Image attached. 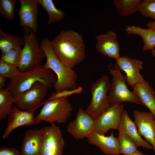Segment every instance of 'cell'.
Here are the masks:
<instances>
[{
    "instance_id": "83f0119b",
    "label": "cell",
    "mask_w": 155,
    "mask_h": 155,
    "mask_svg": "<svg viewBox=\"0 0 155 155\" xmlns=\"http://www.w3.org/2000/svg\"><path fill=\"white\" fill-rule=\"evenodd\" d=\"M137 11L145 17L154 19L155 21V0H141Z\"/></svg>"
},
{
    "instance_id": "d590c367",
    "label": "cell",
    "mask_w": 155,
    "mask_h": 155,
    "mask_svg": "<svg viewBox=\"0 0 155 155\" xmlns=\"http://www.w3.org/2000/svg\"><path fill=\"white\" fill-rule=\"evenodd\" d=\"M152 51V55L155 57V49H154Z\"/></svg>"
},
{
    "instance_id": "52a82bcc",
    "label": "cell",
    "mask_w": 155,
    "mask_h": 155,
    "mask_svg": "<svg viewBox=\"0 0 155 155\" xmlns=\"http://www.w3.org/2000/svg\"><path fill=\"white\" fill-rule=\"evenodd\" d=\"M36 117L40 121L53 123L66 122L73 111L67 97L47 99Z\"/></svg>"
},
{
    "instance_id": "836d02e7",
    "label": "cell",
    "mask_w": 155,
    "mask_h": 155,
    "mask_svg": "<svg viewBox=\"0 0 155 155\" xmlns=\"http://www.w3.org/2000/svg\"><path fill=\"white\" fill-rule=\"evenodd\" d=\"M147 26L148 28H151L155 30V21L149 22L147 23Z\"/></svg>"
},
{
    "instance_id": "8992f818",
    "label": "cell",
    "mask_w": 155,
    "mask_h": 155,
    "mask_svg": "<svg viewBox=\"0 0 155 155\" xmlns=\"http://www.w3.org/2000/svg\"><path fill=\"white\" fill-rule=\"evenodd\" d=\"M108 68L113 77L108 95L111 105H119L125 102L140 104L139 99L128 88L125 76L122 74L119 67L115 64H111Z\"/></svg>"
},
{
    "instance_id": "d6a6232c",
    "label": "cell",
    "mask_w": 155,
    "mask_h": 155,
    "mask_svg": "<svg viewBox=\"0 0 155 155\" xmlns=\"http://www.w3.org/2000/svg\"><path fill=\"white\" fill-rule=\"evenodd\" d=\"M6 81V78L0 76V90L4 89L5 84Z\"/></svg>"
},
{
    "instance_id": "9c48e42d",
    "label": "cell",
    "mask_w": 155,
    "mask_h": 155,
    "mask_svg": "<svg viewBox=\"0 0 155 155\" xmlns=\"http://www.w3.org/2000/svg\"><path fill=\"white\" fill-rule=\"evenodd\" d=\"M48 88L40 82L14 97V103L18 107L25 111L38 108L47 94Z\"/></svg>"
},
{
    "instance_id": "cb8c5ba5",
    "label": "cell",
    "mask_w": 155,
    "mask_h": 155,
    "mask_svg": "<svg viewBox=\"0 0 155 155\" xmlns=\"http://www.w3.org/2000/svg\"><path fill=\"white\" fill-rule=\"evenodd\" d=\"M37 2L38 4L40 5L48 14V24L61 21L65 18L64 12L55 7L52 0H37Z\"/></svg>"
},
{
    "instance_id": "4fadbf2b",
    "label": "cell",
    "mask_w": 155,
    "mask_h": 155,
    "mask_svg": "<svg viewBox=\"0 0 155 155\" xmlns=\"http://www.w3.org/2000/svg\"><path fill=\"white\" fill-rule=\"evenodd\" d=\"M115 64L126 73L125 78L129 85L133 87L137 84L146 81L140 72L143 69L142 61L123 55L116 60Z\"/></svg>"
},
{
    "instance_id": "277c9868",
    "label": "cell",
    "mask_w": 155,
    "mask_h": 155,
    "mask_svg": "<svg viewBox=\"0 0 155 155\" xmlns=\"http://www.w3.org/2000/svg\"><path fill=\"white\" fill-rule=\"evenodd\" d=\"M23 28L24 46L22 49L21 59L18 67L20 72L33 69L40 65L46 57L40 47L35 33L28 27Z\"/></svg>"
},
{
    "instance_id": "ac0fdd59",
    "label": "cell",
    "mask_w": 155,
    "mask_h": 155,
    "mask_svg": "<svg viewBox=\"0 0 155 155\" xmlns=\"http://www.w3.org/2000/svg\"><path fill=\"white\" fill-rule=\"evenodd\" d=\"M44 126L26 130L21 146L20 155H40L42 135Z\"/></svg>"
},
{
    "instance_id": "e0dca14e",
    "label": "cell",
    "mask_w": 155,
    "mask_h": 155,
    "mask_svg": "<svg viewBox=\"0 0 155 155\" xmlns=\"http://www.w3.org/2000/svg\"><path fill=\"white\" fill-rule=\"evenodd\" d=\"M89 144L99 147L106 155H120L119 146L117 137L113 132L108 136L93 131L86 137Z\"/></svg>"
},
{
    "instance_id": "8fae6325",
    "label": "cell",
    "mask_w": 155,
    "mask_h": 155,
    "mask_svg": "<svg viewBox=\"0 0 155 155\" xmlns=\"http://www.w3.org/2000/svg\"><path fill=\"white\" fill-rule=\"evenodd\" d=\"M37 108L22 111L14 106L12 111L8 116V123L2 137L6 139L17 128L23 126L38 124L40 121L35 117L34 113Z\"/></svg>"
},
{
    "instance_id": "44dd1931",
    "label": "cell",
    "mask_w": 155,
    "mask_h": 155,
    "mask_svg": "<svg viewBox=\"0 0 155 155\" xmlns=\"http://www.w3.org/2000/svg\"><path fill=\"white\" fill-rule=\"evenodd\" d=\"M125 30L128 34L138 35L142 38L143 42V51L152 50L155 47V30L151 28L145 29L139 26L132 25L126 26Z\"/></svg>"
},
{
    "instance_id": "1f68e13d",
    "label": "cell",
    "mask_w": 155,
    "mask_h": 155,
    "mask_svg": "<svg viewBox=\"0 0 155 155\" xmlns=\"http://www.w3.org/2000/svg\"><path fill=\"white\" fill-rule=\"evenodd\" d=\"M0 155H20V154L16 148L3 146L0 149Z\"/></svg>"
},
{
    "instance_id": "ba28073f",
    "label": "cell",
    "mask_w": 155,
    "mask_h": 155,
    "mask_svg": "<svg viewBox=\"0 0 155 155\" xmlns=\"http://www.w3.org/2000/svg\"><path fill=\"white\" fill-rule=\"evenodd\" d=\"M65 146L61 131L54 123L44 126L40 155H63Z\"/></svg>"
},
{
    "instance_id": "603a6c76",
    "label": "cell",
    "mask_w": 155,
    "mask_h": 155,
    "mask_svg": "<svg viewBox=\"0 0 155 155\" xmlns=\"http://www.w3.org/2000/svg\"><path fill=\"white\" fill-rule=\"evenodd\" d=\"M14 97L7 88L0 90V120L5 119L12 111Z\"/></svg>"
},
{
    "instance_id": "484cf974",
    "label": "cell",
    "mask_w": 155,
    "mask_h": 155,
    "mask_svg": "<svg viewBox=\"0 0 155 155\" xmlns=\"http://www.w3.org/2000/svg\"><path fill=\"white\" fill-rule=\"evenodd\" d=\"M117 138L120 154L131 155L137 150L136 143L126 134L119 132Z\"/></svg>"
},
{
    "instance_id": "7c38bea8",
    "label": "cell",
    "mask_w": 155,
    "mask_h": 155,
    "mask_svg": "<svg viewBox=\"0 0 155 155\" xmlns=\"http://www.w3.org/2000/svg\"><path fill=\"white\" fill-rule=\"evenodd\" d=\"M95 121L82 108L80 107L76 118L69 123L67 131L76 140L86 137L94 131Z\"/></svg>"
},
{
    "instance_id": "5bb4252c",
    "label": "cell",
    "mask_w": 155,
    "mask_h": 155,
    "mask_svg": "<svg viewBox=\"0 0 155 155\" xmlns=\"http://www.w3.org/2000/svg\"><path fill=\"white\" fill-rule=\"evenodd\" d=\"M134 123L139 134L151 144L155 152V119L149 111H133Z\"/></svg>"
},
{
    "instance_id": "4316f807",
    "label": "cell",
    "mask_w": 155,
    "mask_h": 155,
    "mask_svg": "<svg viewBox=\"0 0 155 155\" xmlns=\"http://www.w3.org/2000/svg\"><path fill=\"white\" fill-rule=\"evenodd\" d=\"M22 51L21 47L12 48L2 53L0 60L18 67L21 61Z\"/></svg>"
},
{
    "instance_id": "ffe728a7",
    "label": "cell",
    "mask_w": 155,
    "mask_h": 155,
    "mask_svg": "<svg viewBox=\"0 0 155 155\" xmlns=\"http://www.w3.org/2000/svg\"><path fill=\"white\" fill-rule=\"evenodd\" d=\"M132 92L142 106L148 108L155 119V92L146 81L137 84L132 88Z\"/></svg>"
},
{
    "instance_id": "30bf717a",
    "label": "cell",
    "mask_w": 155,
    "mask_h": 155,
    "mask_svg": "<svg viewBox=\"0 0 155 155\" xmlns=\"http://www.w3.org/2000/svg\"><path fill=\"white\" fill-rule=\"evenodd\" d=\"M124 110L123 104L111 106L95 120L94 131L104 134L111 129L118 130Z\"/></svg>"
},
{
    "instance_id": "7a4b0ae2",
    "label": "cell",
    "mask_w": 155,
    "mask_h": 155,
    "mask_svg": "<svg viewBox=\"0 0 155 155\" xmlns=\"http://www.w3.org/2000/svg\"><path fill=\"white\" fill-rule=\"evenodd\" d=\"M40 47L44 52L46 61L45 68L53 71L57 75V79L53 86L56 91L69 90L77 88V75L75 71L69 69L59 60L53 52L51 45V41L48 38L43 39Z\"/></svg>"
},
{
    "instance_id": "6da1fadb",
    "label": "cell",
    "mask_w": 155,
    "mask_h": 155,
    "mask_svg": "<svg viewBox=\"0 0 155 155\" xmlns=\"http://www.w3.org/2000/svg\"><path fill=\"white\" fill-rule=\"evenodd\" d=\"M51 45L58 59L69 69H73L85 58L82 36L73 30L61 31L51 41Z\"/></svg>"
},
{
    "instance_id": "e575fe53",
    "label": "cell",
    "mask_w": 155,
    "mask_h": 155,
    "mask_svg": "<svg viewBox=\"0 0 155 155\" xmlns=\"http://www.w3.org/2000/svg\"><path fill=\"white\" fill-rule=\"evenodd\" d=\"M131 155H148L146 154H144L138 150L134 153Z\"/></svg>"
},
{
    "instance_id": "2e32d148",
    "label": "cell",
    "mask_w": 155,
    "mask_h": 155,
    "mask_svg": "<svg viewBox=\"0 0 155 155\" xmlns=\"http://www.w3.org/2000/svg\"><path fill=\"white\" fill-rule=\"evenodd\" d=\"M20 7L18 12L20 26L28 27L36 33L38 29L37 0H20Z\"/></svg>"
},
{
    "instance_id": "3957f363",
    "label": "cell",
    "mask_w": 155,
    "mask_h": 155,
    "mask_svg": "<svg viewBox=\"0 0 155 155\" xmlns=\"http://www.w3.org/2000/svg\"><path fill=\"white\" fill-rule=\"evenodd\" d=\"M56 80L52 71L40 64L32 70L20 72L15 78L10 80L6 88L15 97L28 90L37 82L51 88Z\"/></svg>"
},
{
    "instance_id": "4dcf8cb0",
    "label": "cell",
    "mask_w": 155,
    "mask_h": 155,
    "mask_svg": "<svg viewBox=\"0 0 155 155\" xmlns=\"http://www.w3.org/2000/svg\"><path fill=\"white\" fill-rule=\"evenodd\" d=\"M83 88L78 86L76 89L69 90H63L59 91H56L52 92L51 96L48 100L57 98L63 97H67L68 96L75 94H79L83 91Z\"/></svg>"
},
{
    "instance_id": "f546056e",
    "label": "cell",
    "mask_w": 155,
    "mask_h": 155,
    "mask_svg": "<svg viewBox=\"0 0 155 155\" xmlns=\"http://www.w3.org/2000/svg\"><path fill=\"white\" fill-rule=\"evenodd\" d=\"M18 67L0 60V76L10 80L15 78L20 73Z\"/></svg>"
},
{
    "instance_id": "5b68a950",
    "label": "cell",
    "mask_w": 155,
    "mask_h": 155,
    "mask_svg": "<svg viewBox=\"0 0 155 155\" xmlns=\"http://www.w3.org/2000/svg\"><path fill=\"white\" fill-rule=\"evenodd\" d=\"M111 85L108 77L103 75L91 85L92 98L89 104L84 111L95 120L111 106L107 95Z\"/></svg>"
},
{
    "instance_id": "d6986e66",
    "label": "cell",
    "mask_w": 155,
    "mask_h": 155,
    "mask_svg": "<svg viewBox=\"0 0 155 155\" xmlns=\"http://www.w3.org/2000/svg\"><path fill=\"white\" fill-rule=\"evenodd\" d=\"M118 130L119 132L124 133L129 136L135 141L138 147L153 149L152 145L143 140L139 134L135 123L130 118L128 112L125 110H124L123 112Z\"/></svg>"
},
{
    "instance_id": "d4e9b609",
    "label": "cell",
    "mask_w": 155,
    "mask_h": 155,
    "mask_svg": "<svg viewBox=\"0 0 155 155\" xmlns=\"http://www.w3.org/2000/svg\"><path fill=\"white\" fill-rule=\"evenodd\" d=\"M141 0H114L113 4L120 15L127 17L135 13Z\"/></svg>"
},
{
    "instance_id": "7402d4cb",
    "label": "cell",
    "mask_w": 155,
    "mask_h": 155,
    "mask_svg": "<svg viewBox=\"0 0 155 155\" xmlns=\"http://www.w3.org/2000/svg\"><path fill=\"white\" fill-rule=\"evenodd\" d=\"M24 43L23 38L5 32L0 27V49L2 53L14 48L21 47Z\"/></svg>"
},
{
    "instance_id": "9a60e30c",
    "label": "cell",
    "mask_w": 155,
    "mask_h": 155,
    "mask_svg": "<svg viewBox=\"0 0 155 155\" xmlns=\"http://www.w3.org/2000/svg\"><path fill=\"white\" fill-rule=\"evenodd\" d=\"M95 38L97 41L96 47L98 51L116 60L120 57V44L115 31H109L105 34L96 36Z\"/></svg>"
},
{
    "instance_id": "f1b7e54d",
    "label": "cell",
    "mask_w": 155,
    "mask_h": 155,
    "mask_svg": "<svg viewBox=\"0 0 155 155\" xmlns=\"http://www.w3.org/2000/svg\"><path fill=\"white\" fill-rule=\"evenodd\" d=\"M16 0H0V12L5 18L10 20L14 18Z\"/></svg>"
}]
</instances>
